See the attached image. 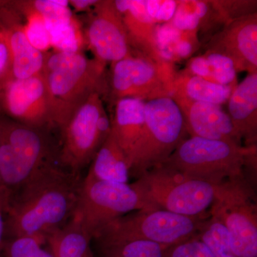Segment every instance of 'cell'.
Listing matches in <instances>:
<instances>
[{
    "instance_id": "cell-1",
    "label": "cell",
    "mask_w": 257,
    "mask_h": 257,
    "mask_svg": "<svg viewBox=\"0 0 257 257\" xmlns=\"http://www.w3.org/2000/svg\"><path fill=\"white\" fill-rule=\"evenodd\" d=\"M83 178L51 162L10 195L5 237L31 236L45 244L47 235L72 219Z\"/></svg>"
},
{
    "instance_id": "cell-2",
    "label": "cell",
    "mask_w": 257,
    "mask_h": 257,
    "mask_svg": "<svg viewBox=\"0 0 257 257\" xmlns=\"http://www.w3.org/2000/svg\"><path fill=\"white\" fill-rule=\"evenodd\" d=\"M106 64L89 59L82 52H55L45 55V79L50 124L62 128L94 92H104Z\"/></svg>"
},
{
    "instance_id": "cell-3",
    "label": "cell",
    "mask_w": 257,
    "mask_h": 257,
    "mask_svg": "<svg viewBox=\"0 0 257 257\" xmlns=\"http://www.w3.org/2000/svg\"><path fill=\"white\" fill-rule=\"evenodd\" d=\"M147 209H161L187 216H206L216 185L190 178L164 165L142 174L132 183Z\"/></svg>"
},
{
    "instance_id": "cell-4",
    "label": "cell",
    "mask_w": 257,
    "mask_h": 257,
    "mask_svg": "<svg viewBox=\"0 0 257 257\" xmlns=\"http://www.w3.org/2000/svg\"><path fill=\"white\" fill-rule=\"evenodd\" d=\"M208 216H187L161 209H143L111 221L92 240L96 243L147 241L170 246L197 236Z\"/></svg>"
},
{
    "instance_id": "cell-5",
    "label": "cell",
    "mask_w": 257,
    "mask_h": 257,
    "mask_svg": "<svg viewBox=\"0 0 257 257\" xmlns=\"http://www.w3.org/2000/svg\"><path fill=\"white\" fill-rule=\"evenodd\" d=\"M188 138L183 114L172 98L145 102V126L132 160L131 177L138 178L163 163Z\"/></svg>"
},
{
    "instance_id": "cell-6",
    "label": "cell",
    "mask_w": 257,
    "mask_h": 257,
    "mask_svg": "<svg viewBox=\"0 0 257 257\" xmlns=\"http://www.w3.org/2000/svg\"><path fill=\"white\" fill-rule=\"evenodd\" d=\"M245 151L236 143L189 137L160 165L217 185L243 175Z\"/></svg>"
},
{
    "instance_id": "cell-7",
    "label": "cell",
    "mask_w": 257,
    "mask_h": 257,
    "mask_svg": "<svg viewBox=\"0 0 257 257\" xmlns=\"http://www.w3.org/2000/svg\"><path fill=\"white\" fill-rule=\"evenodd\" d=\"M60 130V166L81 175L111 133V118L100 93L91 94Z\"/></svg>"
},
{
    "instance_id": "cell-8",
    "label": "cell",
    "mask_w": 257,
    "mask_h": 257,
    "mask_svg": "<svg viewBox=\"0 0 257 257\" xmlns=\"http://www.w3.org/2000/svg\"><path fill=\"white\" fill-rule=\"evenodd\" d=\"M209 214L227 229L236 257H257L256 190L243 175L216 185Z\"/></svg>"
},
{
    "instance_id": "cell-9",
    "label": "cell",
    "mask_w": 257,
    "mask_h": 257,
    "mask_svg": "<svg viewBox=\"0 0 257 257\" xmlns=\"http://www.w3.org/2000/svg\"><path fill=\"white\" fill-rule=\"evenodd\" d=\"M51 162L46 140L39 128L0 119V180L10 194Z\"/></svg>"
},
{
    "instance_id": "cell-10",
    "label": "cell",
    "mask_w": 257,
    "mask_h": 257,
    "mask_svg": "<svg viewBox=\"0 0 257 257\" xmlns=\"http://www.w3.org/2000/svg\"><path fill=\"white\" fill-rule=\"evenodd\" d=\"M147 209L138 191L130 183L83 178L72 219L91 239L104 226L133 211Z\"/></svg>"
},
{
    "instance_id": "cell-11",
    "label": "cell",
    "mask_w": 257,
    "mask_h": 257,
    "mask_svg": "<svg viewBox=\"0 0 257 257\" xmlns=\"http://www.w3.org/2000/svg\"><path fill=\"white\" fill-rule=\"evenodd\" d=\"M111 65L110 90L115 101L133 98L147 102L172 96L177 74L173 64L138 52Z\"/></svg>"
},
{
    "instance_id": "cell-12",
    "label": "cell",
    "mask_w": 257,
    "mask_h": 257,
    "mask_svg": "<svg viewBox=\"0 0 257 257\" xmlns=\"http://www.w3.org/2000/svg\"><path fill=\"white\" fill-rule=\"evenodd\" d=\"M86 45L94 59L111 64L135 55L127 31L114 1H99L84 32Z\"/></svg>"
},
{
    "instance_id": "cell-13",
    "label": "cell",
    "mask_w": 257,
    "mask_h": 257,
    "mask_svg": "<svg viewBox=\"0 0 257 257\" xmlns=\"http://www.w3.org/2000/svg\"><path fill=\"white\" fill-rule=\"evenodd\" d=\"M0 107L14 121L40 128L50 124L48 97L42 74L0 82Z\"/></svg>"
},
{
    "instance_id": "cell-14",
    "label": "cell",
    "mask_w": 257,
    "mask_h": 257,
    "mask_svg": "<svg viewBox=\"0 0 257 257\" xmlns=\"http://www.w3.org/2000/svg\"><path fill=\"white\" fill-rule=\"evenodd\" d=\"M205 52L229 57L237 72H257V13L225 24L208 40Z\"/></svg>"
},
{
    "instance_id": "cell-15",
    "label": "cell",
    "mask_w": 257,
    "mask_h": 257,
    "mask_svg": "<svg viewBox=\"0 0 257 257\" xmlns=\"http://www.w3.org/2000/svg\"><path fill=\"white\" fill-rule=\"evenodd\" d=\"M174 100L182 111L189 137L230 142L242 145L229 114L225 112L221 106L185 99Z\"/></svg>"
},
{
    "instance_id": "cell-16",
    "label": "cell",
    "mask_w": 257,
    "mask_h": 257,
    "mask_svg": "<svg viewBox=\"0 0 257 257\" xmlns=\"http://www.w3.org/2000/svg\"><path fill=\"white\" fill-rule=\"evenodd\" d=\"M227 102L228 114L243 146L257 145V72L237 84Z\"/></svg>"
},
{
    "instance_id": "cell-17",
    "label": "cell",
    "mask_w": 257,
    "mask_h": 257,
    "mask_svg": "<svg viewBox=\"0 0 257 257\" xmlns=\"http://www.w3.org/2000/svg\"><path fill=\"white\" fill-rule=\"evenodd\" d=\"M114 3L135 52L158 62L165 61L157 45V25L147 15L145 0H115Z\"/></svg>"
},
{
    "instance_id": "cell-18",
    "label": "cell",
    "mask_w": 257,
    "mask_h": 257,
    "mask_svg": "<svg viewBox=\"0 0 257 257\" xmlns=\"http://www.w3.org/2000/svg\"><path fill=\"white\" fill-rule=\"evenodd\" d=\"M145 101L133 98L115 101L111 134L127 158L130 167L145 126Z\"/></svg>"
},
{
    "instance_id": "cell-19",
    "label": "cell",
    "mask_w": 257,
    "mask_h": 257,
    "mask_svg": "<svg viewBox=\"0 0 257 257\" xmlns=\"http://www.w3.org/2000/svg\"><path fill=\"white\" fill-rule=\"evenodd\" d=\"M2 31L10 49L11 68L9 77L27 79L42 74L45 54L37 50L28 42L22 26H13Z\"/></svg>"
},
{
    "instance_id": "cell-20",
    "label": "cell",
    "mask_w": 257,
    "mask_h": 257,
    "mask_svg": "<svg viewBox=\"0 0 257 257\" xmlns=\"http://www.w3.org/2000/svg\"><path fill=\"white\" fill-rule=\"evenodd\" d=\"M130 173L127 158L110 133L91 162L85 177L126 184L130 181Z\"/></svg>"
},
{
    "instance_id": "cell-21",
    "label": "cell",
    "mask_w": 257,
    "mask_h": 257,
    "mask_svg": "<svg viewBox=\"0 0 257 257\" xmlns=\"http://www.w3.org/2000/svg\"><path fill=\"white\" fill-rule=\"evenodd\" d=\"M235 88L189 75L184 72H177L171 98L221 106L227 102Z\"/></svg>"
},
{
    "instance_id": "cell-22",
    "label": "cell",
    "mask_w": 257,
    "mask_h": 257,
    "mask_svg": "<svg viewBox=\"0 0 257 257\" xmlns=\"http://www.w3.org/2000/svg\"><path fill=\"white\" fill-rule=\"evenodd\" d=\"M92 239L73 219L46 236L45 243L54 257H94Z\"/></svg>"
},
{
    "instance_id": "cell-23",
    "label": "cell",
    "mask_w": 257,
    "mask_h": 257,
    "mask_svg": "<svg viewBox=\"0 0 257 257\" xmlns=\"http://www.w3.org/2000/svg\"><path fill=\"white\" fill-rule=\"evenodd\" d=\"M47 25L50 30L51 46L56 52H82L86 45L85 37L74 17Z\"/></svg>"
},
{
    "instance_id": "cell-24",
    "label": "cell",
    "mask_w": 257,
    "mask_h": 257,
    "mask_svg": "<svg viewBox=\"0 0 257 257\" xmlns=\"http://www.w3.org/2000/svg\"><path fill=\"white\" fill-rule=\"evenodd\" d=\"M197 236L214 257H236L231 248L229 232L216 216L209 214L203 221Z\"/></svg>"
},
{
    "instance_id": "cell-25",
    "label": "cell",
    "mask_w": 257,
    "mask_h": 257,
    "mask_svg": "<svg viewBox=\"0 0 257 257\" xmlns=\"http://www.w3.org/2000/svg\"><path fill=\"white\" fill-rule=\"evenodd\" d=\"M96 243L99 257H164L167 247L147 241Z\"/></svg>"
},
{
    "instance_id": "cell-26",
    "label": "cell",
    "mask_w": 257,
    "mask_h": 257,
    "mask_svg": "<svg viewBox=\"0 0 257 257\" xmlns=\"http://www.w3.org/2000/svg\"><path fill=\"white\" fill-rule=\"evenodd\" d=\"M19 9L24 13L32 12L41 15L47 24L74 18L69 1L66 0H34L18 2Z\"/></svg>"
},
{
    "instance_id": "cell-27",
    "label": "cell",
    "mask_w": 257,
    "mask_h": 257,
    "mask_svg": "<svg viewBox=\"0 0 257 257\" xmlns=\"http://www.w3.org/2000/svg\"><path fill=\"white\" fill-rule=\"evenodd\" d=\"M207 60L210 82L236 87L237 86L236 71L234 62L226 56L215 52H204Z\"/></svg>"
},
{
    "instance_id": "cell-28",
    "label": "cell",
    "mask_w": 257,
    "mask_h": 257,
    "mask_svg": "<svg viewBox=\"0 0 257 257\" xmlns=\"http://www.w3.org/2000/svg\"><path fill=\"white\" fill-rule=\"evenodd\" d=\"M25 14L26 15V23L22 26L24 35L32 46L45 54L52 48L50 30L46 22L37 13L29 12Z\"/></svg>"
},
{
    "instance_id": "cell-29",
    "label": "cell",
    "mask_w": 257,
    "mask_h": 257,
    "mask_svg": "<svg viewBox=\"0 0 257 257\" xmlns=\"http://www.w3.org/2000/svg\"><path fill=\"white\" fill-rule=\"evenodd\" d=\"M44 243L31 236H19L5 239V257H54Z\"/></svg>"
},
{
    "instance_id": "cell-30",
    "label": "cell",
    "mask_w": 257,
    "mask_h": 257,
    "mask_svg": "<svg viewBox=\"0 0 257 257\" xmlns=\"http://www.w3.org/2000/svg\"><path fill=\"white\" fill-rule=\"evenodd\" d=\"M170 23L179 31L198 33L200 18L196 0L179 1L177 10Z\"/></svg>"
},
{
    "instance_id": "cell-31",
    "label": "cell",
    "mask_w": 257,
    "mask_h": 257,
    "mask_svg": "<svg viewBox=\"0 0 257 257\" xmlns=\"http://www.w3.org/2000/svg\"><path fill=\"white\" fill-rule=\"evenodd\" d=\"M226 24L233 20L256 13V1H211Z\"/></svg>"
},
{
    "instance_id": "cell-32",
    "label": "cell",
    "mask_w": 257,
    "mask_h": 257,
    "mask_svg": "<svg viewBox=\"0 0 257 257\" xmlns=\"http://www.w3.org/2000/svg\"><path fill=\"white\" fill-rule=\"evenodd\" d=\"M164 257H214L197 236L165 248Z\"/></svg>"
},
{
    "instance_id": "cell-33",
    "label": "cell",
    "mask_w": 257,
    "mask_h": 257,
    "mask_svg": "<svg viewBox=\"0 0 257 257\" xmlns=\"http://www.w3.org/2000/svg\"><path fill=\"white\" fill-rule=\"evenodd\" d=\"M178 2L176 0H147V15L156 25L168 23L173 18Z\"/></svg>"
},
{
    "instance_id": "cell-34",
    "label": "cell",
    "mask_w": 257,
    "mask_h": 257,
    "mask_svg": "<svg viewBox=\"0 0 257 257\" xmlns=\"http://www.w3.org/2000/svg\"><path fill=\"white\" fill-rule=\"evenodd\" d=\"M242 168L243 177L249 185L256 190L257 183V145L245 147Z\"/></svg>"
},
{
    "instance_id": "cell-35",
    "label": "cell",
    "mask_w": 257,
    "mask_h": 257,
    "mask_svg": "<svg viewBox=\"0 0 257 257\" xmlns=\"http://www.w3.org/2000/svg\"><path fill=\"white\" fill-rule=\"evenodd\" d=\"M11 68V58L8 42L4 34L0 32V82L9 77Z\"/></svg>"
},
{
    "instance_id": "cell-36",
    "label": "cell",
    "mask_w": 257,
    "mask_h": 257,
    "mask_svg": "<svg viewBox=\"0 0 257 257\" xmlns=\"http://www.w3.org/2000/svg\"><path fill=\"white\" fill-rule=\"evenodd\" d=\"M10 192L6 189L0 190V257L4 256L5 237V211L9 202Z\"/></svg>"
},
{
    "instance_id": "cell-37",
    "label": "cell",
    "mask_w": 257,
    "mask_h": 257,
    "mask_svg": "<svg viewBox=\"0 0 257 257\" xmlns=\"http://www.w3.org/2000/svg\"><path fill=\"white\" fill-rule=\"evenodd\" d=\"M98 3H99L98 0H70L69 1V6L72 7V8H73L77 13L92 10Z\"/></svg>"
},
{
    "instance_id": "cell-38",
    "label": "cell",
    "mask_w": 257,
    "mask_h": 257,
    "mask_svg": "<svg viewBox=\"0 0 257 257\" xmlns=\"http://www.w3.org/2000/svg\"><path fill=\"white\" fill-rule=\"evenodd\" d=\"M3 188H4V187H3V186H2L1 180H0V190H1V189H3Z\"/></svg>"
},
{
    "instance_id": "cell-39",
    "label": "cell",
    "mask_w": 257,
    "mask_h": 257,
    "mask_svg": "<svg viewBox=\"0 0 257 257\" xmlns=\"http://www.w3.org/2000/svg\"><path fill=\"white\" fill-rule=\"evenodd\" d=\"M0 32H1V30H0Z\"/></svg>"
}]
</instances>
